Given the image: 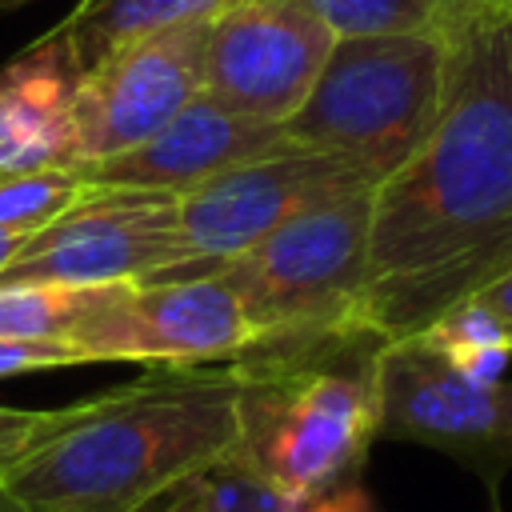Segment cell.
Listing matches in <instances>:
<instances>
[{
  "instance_id": "cell-12",
  "label": "cell",
  "mask_w": 512,
  "mask_h": 512,
  "mask_svg": "<svg viewBox=\"0 0 512 512\" xmlns=\"http://www.w3.org/2000/svg\"><path fill=\"white\" fill-rule=\"evenodd\" d=\"M292 140L284 136V124L256 120L212 92H196L152 140H144L132 152H120L100 164L76 168L92 184H112V188H152V192H172L184 196L196 184L248 164L256 156L280 152Z\"/></svg>"
},
{
  "instance_id": "cell-1",
  "label": "cell",
  "mask_w": 512,
  "mask_h": 512,
  "mask_svg": "<svg viewBox=\"0 0 512 512\" xmlns=\"http://www.w3.org/2000/svg\"><path fill=\"white\" fill-rule=\"evenodd\" d=\"M512 268V8L448 32L444 100L424 144L372 188L360 324L416 336Z\"/></svg>"
},
{
  "instance_id": "cell-22",
  "label": "cell",
  "mask_w": 512,
  "mask_h": 512,
  "mask_svg": "<svg viewBox=\"0 0 512 512\" xmlns=\"http://www.w3.org/2000/svg\"><path fill=\"white\" fill-rule=\"evenodd\" d=\"M296 512H376V504H372V496L364 492L360 476H352V480H340V484L316 492V496L304 500Z\"/></svg>"
},
{
  "instance_id": "cell-16",
  "label": "cell",
  "mask_w": 512,
  "mask_h": 512,
  "mask_svg": "<svg viewBox=\"0 0 512 512\" xmlns=\"http://www.w3.org/2000/svg\"><path fill=\"white\" fill-rule=\"evenodd\" d=\"M108 284H0V340H68ZM72 344V340H68Z\"/></svg>"
},
{
  "instance_id": "cell-2",
  "label": "cell",
  "mask_w": 512,
  "mask_h": 512,
  "mask_svg": "<svg viewBox=\"0 0 512 512\" xmlns=\"http://www.w3.org/2000/svg\"><path fill=\"white\" fill-rule=\"evenodd\" d=\"M236 444V380L208 364H152L136 384L72 404L4 464L0 484L40 512H140Z\"/></svg>"
},
{
  "instance_id": "cell-18",
  "label": "cell",
  "mask_w": 512,
  "mask_h": 512,
  "mask_svg": "<svg viewBox=\"0 0 512 512\" xmlns=\"http://www.w3.org/2000/svg\"><path fill=\"white\" fill-rule=\"evenodd\" d=\"M316 16L336 40L384 36V32H428L456 28V20L432 0H288Z\"/></svg>"
},
{
  "instance_id": "cell-17",
  "label": "cell",
  "mask_w": 512,
  "mask_h": 512,
  "mask_svg": "<svg viewBox=\"0 0 512 512\" xmlns=\"http://www.w3.org/2000/svg\"><path fill=\"white\" fill-rule=\"evenodd\" d=\"M416 336H424L448 364H456V368H464L468 376H480V380H500L504 368H508V356H512L508 328L476 296L448 308L440 320H432Z\"/></svg>"
},
{
  "instance_id": "cell-27",
  "label": "cell",
  "mask_w": 512,
  "mask_h": 512,
  "mask_svg": "<svg viewBox=\"0 0 512 512\" xmlns=\"http://www.w3.org/2000/svg\"><path fill=\"white\" fill-rule=\"evenodd\" d=\"M4 4H20V0H0V8H4Z\"/></svg>"
},
{
  "instance_id": "cell-4",
  "label": "cell",
  "mask_w": 512,
  "mask_h": 512,
  "mask_svg": "<svg viewBox=\"0 0 512 512\" xmlns=\"http://www.w3.org/2000/svg\"><path fill=\"white\" fill-rule=\"evenodd\" d=\"M448 32L336 40L312 92L284 120V136L300 148L352 160L380 184L424 144L440 116Z\"/></svg>"
},
{
  "instance_id": "cell-10",
  "label": "cell",
  "mask_w": 512,
  "mask_h": 512,
  "mask_svg": "<svg viewBox=\"0 0 512 512\" xmlns=\"http://www.w3.org/2000/svg\"><path fill=\"white\" fill-rule=\"evenodd\" d=\"M204 32L208 20L172 24L80 72L72 168L140 148L204 88Z\"/></svg>"
},
{
  "instance_id": "cell-28",
  "label": "cell",
  "mask_w": 512,
  "mask_h": 512,
  "mask_svg": "<svg viewBox=\"0 0 512 512\" xmlns=\"http://www.w3.org/2000/svg\"><path fill=\"white\" fill-rule=\"evenodd\" d=\"M0 472H4V460H0Z\"/></svg>"
},
{
  "instance_id": "cell-25",
  "label": "cell",
  "mask_w": 512,
  "mask_h": 512,
  "mask_svg": "<svg viewBox=\"0 0 512 512\" xmlns=\"http://www.w3.org/2000/svg\"><path fill=\"white\" fill-rule=\"evenodd\" d=\"M24 240H28L24 232H16V228H0V272L12 264V256L24 248Z\"/></svg>"
},
{
  "instance_id": "cell-5",
  "label": "cell",
  "mask_w": 512,
  "mask_h": 512,
  "mask_svg": "<svg viewBox=\"0 0 512 512\" xmlns=\"http://www.w3.org/2000/svg\"><path fill=\"white\" fill-rule=\"evenodd\" d=\"M368 220L372 188L312 204L260 244L212 264L244 308L248 344H300L360 324Z\"/></svg>"
},
{
  "instance_id": "cell-7",
  "label": "cell",
  "mask_w": 512,
  "mask_h": 512,
  "mask_svg": "<svg viewBox=\"0 0 512 512\" xmlns=\"http://www.w3.org/2000/svg\"><path fill=\"white\" fill-rule=\"evenodd\" d=\"M192 260L172 192L88 180L72 208L24 240L0 284H148Z\"/></svg>"
},
{
  "instance_id": "cell-19",
  "label": "cell",
  "mask_w": 512,
  "mask_h": 512,
  "mask_svg": "<svg viewBox=\"0 0 512 512\" xmlns=\"http://www.w3.org/2000/svg\"><path fill=\"white\" fill-rule=\"evenodd\" d=\"M88 192V176L76 168H32V172H0V228H16L24 236L52 224L64 208H72Z\"/></svg>"
},
{
  "instance_id": "cell-21",
  "label": "cell",
  "mask_w": 512,
  "mask_h": 512,
  "mask_svg": "<svg viewBox=\"0 0 512 512\" xmlns=\"http://www.w3.org/2000/svg\"><path fill=\"white\" fill-rule=\"evenodd\" d=\"M68 416V408H48V412H28V408H4L0 404V460H16L28 444H36L40 436H48L60 420Z\"/></svg>"
},
{
  "instance_id": "cell-6",
  "label": "cell",
  "mask_w": 512,
  "mask_h": 512,
  "mask_svg": "<svg viewBox=\"0 0 512 512\" xmlns=\"http://www.w3.org/2000/svg\"><path fill=\"white\" fill-rule=\"evenodd\" d=\"M376 428L384 440L436 448L500 488L512 468V380L468 376L424 336L388 340L376 356Z\"/></svg>"
},
{
  "instance_id": "cell-11",
  "label": "cell",
  "mask_w": 512,
  "mask_h": 512,
  "mask_svg": "<svg viewBox=\"0 0 512 512\" xmlns=\"http://www.w3.org/2000/svg\"><path fill=\"white\" fill-rule=\"evenodd\" d=\"M336 36L288 0H232L204 32V92L284 124L312 92Z\"/></svg>"
},
{
  "instance_id": "cell-15",
  "label": "cell",
  "mask_w": 512,
  "mask_h": 512,
  "mask_svg": "<svg viewBox=\"0 0 512 512\" xmlns=\"http://www.w3.org/2000/svg\"><path fill=\"white\" fill-rule=\"evenodd\" d=\"M140 512H296L288 496H280L268 480H260L244 460L224 452L220 460L196 468Z\"/></svg>"
},
{
  "instance_id": "cell-26",
  "label": "cell",
  "mask_w": 512,
  "mask_h": 512,
  "mask_svg": "<svg viewBox=\"0 0 512 512\" xmlns=\"http://www.w3.org/2000/svg\"><path fill=\"white\" fill-rule=\"evenodd\" d=\"M0 512H40V508H32V504H24V500H16L4 484H0Z\"/></svg>"
},
{
  "instance_id": "cell-14",
  "label": "cell",
  "mask_w": 512,
  "mask_h": 512,
  "mask_svg": "<svg viewBox=\"0 0 512 512\" xmlns=\"http://www.w3.org/2000/svg\"><path fill=\"white\" fill-rule=\"evenodd\" d=\"M232 0H80L52 32L84 72L100 56L172 24L212 20Z\"/></svg>"
},
{
  "instance_id": "cell-8",
  "label": "cell",
  "mask_w": 512,
  "mask_h": 512,
  "mask_svg": "<svg viewBox=\"0 0 512 512\" xmlns=\"http://www.w3.org/2000/svg\"><path fill=\"white\" fill-rule=\"evenodd\" d=\"M364 188H376V180L368 172H360L352 160H340V156L316 152V148H300V144L256 156L248 164H236V168L196 184L192 192L176 196L180 236L196 260L164 272L160 280L208 276L216 260H228V256L260 244L268 232H276L296 212L364 192Z\"/></svg>"
},
{
  "instance_id": "cell-3",
  "label": "cell",
  "mask_w": 512,
  "mask_h": 512,
  "mask_svg": "<svg viewBox=\"0 0 512 512\" xmlns=\"http://www.w3.org/2000/svg\"><path fill=\"white\" fill-rule=\"evenodd\" d=\"M384 344L364 324L300 344H244L224 360L236 380L232 456L296 508L360 476L380 440L376 356Z\"/></svg>"
},
{
  "instance_id": "cell-23",
  "label": "cell",
  "mask_w": 512,
  "mask_h": 512,
  "mask_svg": "<svg viewBox=\"0 0 512 512\" xmlns=\"http://www.w3.org/2000/svg\"><path fill=\"white\" fill-rule=\"evenodd\" d=\"M476 300H480V304H488V308L500 316V324L508 328V336H512V268H508V272H504L496 284H488V288H484Z\"/></svg>"
},
{
  "instance_id": "cell-13",
  "label": "cell",
  "mask_w": 512,
  "mask_h": 512,
  "mask_svg": "<svg viewBox=\"0 0 512 512\" xmlns=\"http://www.w3.org/2000/svg\"><path fill=\"white\" fill-rule=\"evenodd\" d=\"M80 68L48 28L0 68V172L72 168Z\"/></svg>"
},
{
  "instance_id": "cell-20",
  "label": "cell",
  "mask_w": 512,
  "mask_h": 512,
  "mask_svg": "<svg viewBox=\"0 0 512 512\" xmlns=\"http://www.w3.org/2000/svg\"><path fill=\"white\" fill-rule=\"evenodd\" d=\"M92 364L84 348L68 340H0V380L24 376V372H48V368H72Z\"/></svg>"
},
{
  "instance_id": "cell-24",
  "label": "cell",
  "mask_w": 512,
  "mask_h": 512,
  "mask_svg": "<svg viewBox=\"0 0 512 512\" xmlns=\"http://www.w3.org/2000/svg\"><path fill=\"white\" fill-rule=\"evenodd\" d=\"M432 4H440L456 24L468 20L472 12H484V8H512V0H432Z\"/></svg>"
},
{
  "instance_id": "cell-9",
  "label": "cell",
  "mask_w": 512,
  "mask_h": 512,
  "mask_svg": "<svg viewBox=\"0 0 512 512\" xmlns=\"http://www.w3.org/2000/svg\"><path fill=\"white\" fill-rule=\"evenodd\" d=\"M248 320L236 292L212 276H176L148 284H108L72 328V344L92 364H220L248 344Z\"/></svg>"
}]
</instances>
